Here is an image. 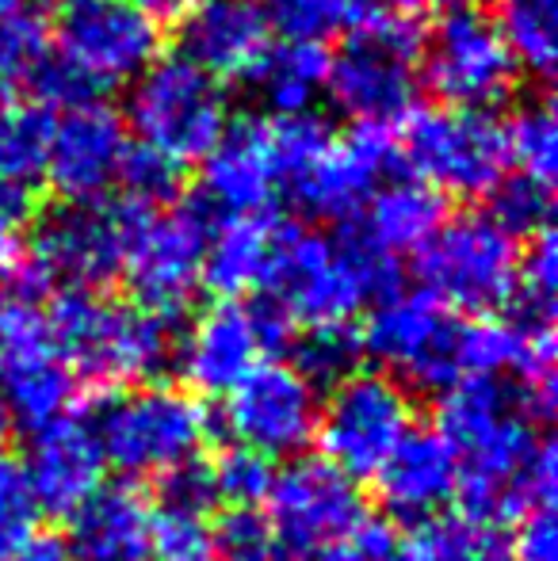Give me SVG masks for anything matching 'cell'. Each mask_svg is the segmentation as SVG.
Masks as SVG:
<instances>
[{
	"label": "cell",
	"mask_w": 558,
	"mask_h": 561,
	"mask_svg": "<svg viewBox=\"0 0 558 561\" xmlns=\"http://www.w3.org/2000/svg\"><path fill=\"white\" fill-rule=\"evenodd\" d=\"M123 203L138 210H164L180 199V187H184V164L169 161V157L153 153L146 146H130L127 161H123L119 184Z\"/></svg>",
	"instance_id": "obj_35"
},
{
	"label": "cell",
	"mask_w": 558,
	"mask_h": 561,
	"mask_svg": "<svg viewBox=\"0 0 558 561\" xmlns=\"http://www.w3.org/2000/svg\"><path fill=\"white\" fill-rule=\"evenodd\" d=\"M516 77L521 66L498 23L470 4L436 15L421 38V81L444 107L490 112L513 96Z\"/></svg>",
	"instance_id": "obj_7"
},
{
	"label": "cell",
	"mask_w": 558,
	"mask_h": 561,
	"mask_svg": "<svg viewBox=\"0 0 558 561\" xmlns=\"http://www.w3.org/2000/svg\"><path fill=\"white\" fill-rule=\"evenodd\" d=\"M329 54L314 43H283L264 54L253 73L257 92L276 115H303L314 107L318 92H326Z\"/></svg>",
	"instance_id": "obj_27"
},
{
	"label": "cell",
	"mask_w": 558,
	"mask_h": 561,
	"mask_svg": "<svg viewBox=\"0 0 558 561\" xmlns=\"http://www.w3.org/2000/svg\"><path fill=\"white\" fill-rule=\"evenodd\" d=\"M521 244L486 210L452 218L418 249V275L447 310L490 313L509 306L516 290Z\"/></svg>",
	"instance_id": "obj_6"
},
{
	"label": "cell",
	"mask_w": 558,
	"mask_h": 561,
	"mask_svg": "<svg viewBox=\"0 0 558 561\" xmlns=\"http://www.w3.org/2000/svg\"><path fill=\"white\" fill-rule=\"evenodd\" d=\"M215 550L226 561H272L276 554V539H272L269 516L257 508H234L215 527Z\"/></svg>",
	"instance_id": "obj_42"
},
{
	"label": "cell",
	"mask_w": 558,
	"mask_h": 561,
	"mask_svg": "<svg viewBox=\"0 0 558 561\" xmlns=\"http://www.w3.org/2000/svg\"><path fill=\"white\" fill-rule=\"evenodd\" d=\"M486 199H490L486 215L505 233H513L516 241L521 237H536L539 229H547V222H551V184H539V180L524 176V172L501 176Z\"/></svg>",
	"instance_id": "obj_36"
},
{
	"label": "cell",
	"mask_w": 558,
	"mask_h": 561,
	"mask_svg": "<svg viewBox=\"0 0 558 561\" xmlns=\"http://www.w3.org/2000/svg\"><path fill=\"white\" fill-rule=\"evenodd\" d=\"M161 58V20L138 0H61L54 15V61L92 96L130 84Z\"/></svg>",
	"instance_id": "obj_5"
},
{
	"label": "cell",
	"mask_w": 558,
	"mask_h": 561,
	"mask_svg": "<svg viewBox=\"0 0 558 561\" xmlns=\"http://www.w3.org/2000/svg\"><path fill=\"white\" fill-rule=\"evenodd\" d=\"M149 561H218L215 535H210L207 519L161 508L153 516Z\"/></svg>",
	"instance_id": "obj_40"
},
{
	"label": "cell",
	"mask_w": 558,
	"mask_h": 561,
	"mask_svg": "<svg viewBox=\"0 0 558 561\" xmlns=\"http://www.w3.org/2000/svg\"><path fill=\"white\" fill-rule=\"evenodd\" d=\"M509 561H558V524L551 504L524 512L509 542Z\"/></svg>",
	"instance_id": "obj_43"
},
{
	"label": "cell",
	"mask_w": 558,
	"mask_h": 561,
	"mask_svg": "<svg viewBox=\"0 0 558 561\" xmlns=\"http://www.w3.org/2000/svg\"><path fill=\"white\" fill-rule=\"evenodd\" d=\"M390 8H395V15H444L452 12V8L459 4H470V0H387Z\"/></svg>",
	"instance_id": "obj_47"
},
{
	"label": "cell",
	"mask_w": 558,
	"mask_h": 561,
	"mask_svg": "<svg viewBox=\"0 0 558 561\" xmlns=\"http://www.w3.org/2000/svg\"><path fill=\"white\" fill-rule=\"evenodd\" d=\"M38 516H43V508L31 493L23 466L12 458H0V558L20 550L35 535Z\"/></svg>",
	"instance_id": "obj_39"
},
{
	"label": "cell",
	"mask_w": 558,
	"mask_h": 561,
	"mask_svg": "<svg viewBox=\"0 0 558 561\" xmlns=\"http://www.w3.org/2000/svg\"><path fill=\"white\" fill-rule=\"evenodd\" d=\"M138 207L130 203H66L38 218L27 260L46 287L100 290L123 272L130 226Z\"/></svg>",
	"instance_id": "obj_12"
},
{
	"label": "cell",
	"mask_w": 558,
	"mask_h": 561,
	"mask_svg": "<svg viewBox=\"0 0 558 561\" xmlns=\"http://www.w3.org/2000/svg\"><path fill=\"white\" fill-rule=\"evenodd\" d=\"M272 481H276L272 458L253 447H230L215 462L218 501L234 504V508H257L261 501H269Z\"/></svg>",
	"instance_id": "obj_37"
},
{
	"label": "cell",
	"mask_w": 558,
	"mask_h": 561,
	"mask_svg": "<svg viewBox=\"0 0 558 561\" xmlns=\"http://www.w3.org/2000/svg\"><path fill=\"white\" fill-rule=\"evenodd\" d=\"M283 176L272 149L269 118H241L230 123L226 134L203 157L200 203L210 215L249 218L269 215Z\"/></svg>",
	"instance_id": "obj_19"
},
{
	"label": "cell",
	"mask_w": 558,
	"mask_h": 561,
	"mask_svg": "<svg viewBox=\"0 0 558 561\" xmlns=\"http://www.w3.org/2000/svg\"><path fill=\"white\" fill-rule=\"evenodd\" d=\"M402 272L398 260L375 249L349 229L341 241L283 222L276 256H272L264 298L280 306L291 325H329L349 321L364 302L395 295Z\"/></svg>",
	"instance_id": "obj_1"
},
{
	"label": "cell",
	"mask_w": 558,
	"mask_h": 561,
	"mask_svg": "<svg viewBox=\"0 0 558 561\" xmlns=\"http://www.w3.org/2000/svg\"><path fill=\"white\" fill-rule=\"evenodd\" d=\"M360 344L424 393H444L463 378V321L429 290L379 298Z\"/></svg>",
	"instance_id": "obj_11"
},
{
	"label": "cell",
	"mask_w": 558,
	"mask_h": 561,
	"mask_svg": "<svg viewBox=\"0 0 558 561\" xmlns=\"http://www.w3.org/2000/svg\"><path fill=\"white\" fill-rule=\"evenodd\" d=\"M46 329L73 375L96 386L146 382L176 355L169 318L135 302H107L100 290H61L46 313Z\"/></svg>",
	"instance_id": "obj_2"
},
{
	"label": "cell",
	"mask_w": 558,
	"mask_h": 561,
	"mask_svg": "<svg viewBox=\"0 0 558 561\" xmlns=\"http://www.w3.org/2000/svg\"><path fill=\"white\" fill-rule=\"evenodd\" d=\"M50 58V35L35 12L0 15V89H27Z\"/></svg>",
	"instance_id": "obj_34"
},
{
	"label": "cell",
	"mask_w": 558,
	"mask_h": 561,
	"mask_svg": "<svg viewBox=\"0 0 558 561\" xmlns=\"http://www.w3.org/2000/svg\"><path fill=\"white\" fill-rule=\"evenodd\" d=\"M395 141L379 126H356L344 138H329V146L314 157L310 169L291 180L295 203L318 222H352L383 187L395 169Z\"/></svg>",
	"instance_id": "obj_18"
},
{
	"label": "cell",
	"mask_w": 558,
	"mask_h": 561,
	"mask_svg": "<svg viewBox=\"0 0 558 561\" xmlns=\"http://www.w3.org/2000/svg\"><path fill=\"white\" fill-rule=\"evenodd\" d=\"M269 27L280 31L283 43L321 46L333 35H349L375 15V0H264Z\"/></svg>",
	"instance_id": "obj_31"
},
{
	"label": "cell",
	"mask_w": 558,
	"mask_h": 561,
	"mask_svg": "<svg viewBox=\"0 0 558 561\" xmlns=\"http://www.w3.org/2000/svg\"><path fill=\"white\" fill-rule=\"evenodd\" d=\"M493 23L532 77H551L558 66V0H493Z\"/></svg>",
	"instance_id": "obj_30"
},
{
	"label": "cell",
	"mask_w": 558,
	"mask_h": 561,
	"mask_svg": "<svg viewBox=\"0 0 558 561\" xmlns=\"http://www.w3.org/2000/svg\"><path fill=\"white\" fill-rule=\"evenodd\" d=\"M180 46L215 81H253L272 50V27L257 0H200L184 12Z\"/></svg>",
	"instance_id": "obj_20"
},
{
	"label": "cell",
	"mask_w": 558,
	"mask_h": 561,
	"mask_svg": "<svg viewBox=\"0 0 558 561\" xmlns=\"http://www.w3.org/2000/svg\"><path fill=\"white\" fill-rule=\"evenodd\" d=\"M4 310H8V295L0 290V352H4Z\"/></svg>",
	"instance_id": "obj_51"
},
{
	"label": "cell",
	"mask_w": 558,
	"mask_h": 561,
	"mask_svg": "<svg viewBox=\"0 0 558 561\" xmlns=\"http://www.w3.org/2000/svg\"><path fill=\"white\" fill-rule=\"evenodd\" d=\"M505 153L516 172L551 184L558 172V118L547 100H528L505 126Z\"/></svg>",
	"instance_id": "obj_33"
},
{
	"label": "cell",
	"mask_w": 558,
	"mask_h": 561,
	"mask_svg": "<svg viewBox=\"0 0 558 561\" xmlns=\"http://www.w3.org/2000/svg\"><path fill=\"white\" fill-rule=\"evenodd\" d=\"M395 561H509V539L475 519H424L398 542Z\"/></svg>",
	"instance_id": "obj_29"
},
{
	"label": "cell",
	"mask_w": 558,
	"mask_h": 561,
	"mask_svg": "<svg viewBox=\"0 0 558 561\" xmlns=\"http://www.w3.org/2000/svg\"><path fill=\"white\" fill-rule=\"evenodd\" d=\"M326 92L356 126H379L413 115L421 92V35L406 15L375 12L349 31L329 58Z\"/></svg>",
	"instance_id": "obj_3"
},
{
	"label": "cell",
	"mask_w": 558,
	"mask_h": 561,
	"mask_svg": "<svg viewBox=\"0 0 558 561\" xmlns=\"http://www.w3.org/2000/svg\"><path fill=\"white\" fill-rule=\"evenodd\" d=\"M31 210H35V195L0 187V229H23Z\"/></svg>",
	"instance_id": "obj_45"
},
{
	"label": "cell",
	"mask_w": 558,
	"mask_h": 561,
	"mask_svg": "<svg viewBox=\"0 0 558 561\" xmlns=\"http://www.w3.org/2000/svg\"><path fill=\"white\" fill-rule=\"evenodd\" d=\"M161 508L169 512H187V516H203L218 504V485H215V466L203 458L187 455L180 462H172L169 470H161Z\"/></svg>",
	"instance_id": "obj_41"
},
{
	"label": "cell",
	"mask_w": 558,
	"mask_h": 561,
	"mask_svg": "<svg viewBox=\"0 0 558 561\" xmlns=\"http://www.w3.org/2000/svg\"><path fill=\"white\" fill-rule=\"evenodd\" d=\"M364 519L367 504L356 481L326 458H295L269 489V527L276 550H291L298 558L349 539Z\"/></svg>",
	"instance_id": "obj_14"
},
{
	"label": "cell",
	"mask_w": 558,
	"mask_h": 561,
	"mask_svg": "<svg viewBox=\"0 0 558 561\" xmlns=\"http://www.w3.org/2000/svg\"><path fill=\"white\" fill-rule=\"evenodd\" d=\"M402 153L413 176L440 195L478 199L505 176V126L475 107H424L402 134Z\"/></svg>",
	"instance_id": "obj_9"
},
{
	"label": "cell",
	"mask_w": 558,
	"mask_h": 561,
	"mask_svg": "<svg viewBox=\"0 0 558 561\" xmlns=\"http://www.w3.org/2000/svg\"><path fill=\"white\" fill-rule=\"evenodd\" d=\"M138 4H146L149 12H153L157 20H161V15H172V12H180V15H184L187 8H192V4H200V0H138Z\"/></svg>",
	"instance_id": "obj_48"
},
{
	"label": "cell",
	"mask_w": 558,
	"mask_h": 561,
	"mask_svg": "<svg viewBox=\"0 0 558 561\" xmlns=\"http://www.w3.org/2000/svg\"><path fill=\"white\" fill-rule=\"evenodd\" d=\"M283 222L276 215L226 218L210 229L203 252V287L218 298H241L249 290H264L272 256H276Z\"/></svg>",
	"instance_id": "obj_25"
},
{
	"label": "cell",
	"mask_w": 558,
	"mask_h": 561,
	"mask_svg": "<svg viewBox=\"0 0 558 561\" xmlns=\"http://www.w3.org/2000/svg\"><path fill=\"white\" fill-rule=\"evenodd\" d=\"M130 153V130L115 107L89 100L66 107L50 126L46 184L66 203H104L119 184Z\"/></svg>",
	"instance_id": "obj_17"
},
{
	"label": "cell",
	"mask_w": 558,
	"mask_h": 561,
	"mask_svg": "<svg viewBox=\"0 0 558 561\" xmlns=\"http://www.w3.org/2000/svg\"><path fill=\"white\" fill-rule=\"evenodd\" d=\"M413 432V398L398 378L383 370H356L333 386L318 409L321 458L341 473L375 478L395 447Z\"/></svg>",
	"instance_id": "obj_10"
},
{
	"label": "cell",
	"mask_w": 558,
	"mask_h": 561,
	"mask_svg": "<svg viewBox=\"0 0 558 561\" xmlns=\"http://www.w3.org/2000/svg\"><path fill=\"white\" fill-rule=\"evenodd\" d=\"M375 478L390 516L418 527L424 519H436V512L455 496L459 458L436 428L410 432Z\"/></svg>",
	"instance_id": "obj_23"
},
{
	"label": "cell",
	"mask_w": 558,
	"mask_h": 561,
	"mask_svg": "<svg viewBox=\"0 0 558 561\" xmlns=\"http://www.w3.org/2000/svg\"><path fill=\"white\" fill-rule=\"evenodd\" d=\"M444 195L421 184L418 176L410 180H390L367 199L360 210V222L352 226L364 241L383 249L387 256H402V252H418L440 226L447 222Z\"/></svg>",
	"instance_id": "obj_26"
},
{
	"label": "cell",
	"mask_w": 558,
	"mask_h": 561,
	"mask_svg": "<svg viewBox=\"0 0 558 561\" xmlns=\"http://www.w3.org/2000/svg\"><path fill=\"white\" fill-rule=\"evenodd\" d=\"M27 0H0V15H12V12H23Z\"/></svg>",
	"instance_id": "obj_50"
},
{
	"label": "cell",
	"mask_w": 558,
	"mask_h": 561,
	"mask_svg": "<svg viewBox=\"0 0 558 561\" xmlns=\"http://www.w3.org/2000/svg\"><path fill=\"white\" fill-rule=\"evenodd\" d=\"M8 561H69V547L54 535H31L20 550H12Z\"/></svg>",
	"instance_id": "obj_44"
},
{
	"label": "cell",
	"mask_w": 558,
	"mask_h": 561,
	"mask_svg": "<svg viewBox=\"0 0 558 561\" xmlns=\"http://www.w3.org/2000/svg\"><path fill=\"white\" fill-rule=\"evenodd\" d=\"M210 237V210L200 199L164 210H138L123 252V272L135 306L157 318H180L203 283V252Z\"/></svg>",
	"instance_id": "obj_8"
},
{
	"label": "cell",
	"mask_w": 558,
	"mask_h": 561,
	"mask_svg": "<svg viewBox=\"0 0 558 561\" xmlns=\"http://www.w3.org/2000/svg\"><path fill=\"white\" fill-rule=\"evenodd\" d=\"M104 466L107 458L92 424L66 413L35 428L23 473H27L38 508L54 516H73L104 485Z\"/></svg>",
	"instance_id": "obj_21"
},
{
	"label": "cell",
	"mask_w": 558,
	"mask_h": 561,
	"mask_svg": "<svg viewBox=\"0 0 558 561\" xmlns=\"http://www.w3.org/2000/svg\"><path fill=\"white\" fill-rule=\"evenodd\" d=\"M303 561H375L372 554H367L364 547H360L356 539H341V542H329V547L314 550V554H306Z\"/></svg>",
	"instance_id": "obj_46"
},
{
	"label": "cell",
	"mask_w": 558,
	"mask_h": 561,
	"mask_svg": "<svg viewBox=\"0 0 558 561\" xmlns=\"http://www.w3.org/2000/svg\"><path fill=\"white\" fill-rule=\"evenodd\" d=\"M269 134H272V149H276V164L283 184L298 176L303 169H310L314 157L329 146L333 130L326 126V118H318L314 112L303 115H276L269 118Z\"/></svg>",
	"instance_id": "obj_38"
},
{
	"label": "cell",
	"mask_w": 558,
	"mask_h": 561,
	"mask_svg": "<svg viewBox=\"0 0 558 561\" xmlns=\"http://www.w3.org/2000/svg\"><path fill=\"white\" fill-rule=\"evenodd\" d=\"M210 421L203 405L169 386H146L119 398H107L96 409V432L104 458L127 473H161L172 462L195 455Z\"/></svg>",
	"instance_id": "obj_13"
},
{
	"label": "cell",
	"mask_w": 558,
	"mask_h": 561,
	"mask_svg": "<svg viewBox=\"0 0 558 561\" xmlns=\"http://www.w3.org/2000/svg\"><path fill=\"white\" fill-rule=\"evenodd\" d=\"M291 367L318 390V386H337L349 375H356L364 359L360 333H352L349 321H329V325H306L303 333H291Z\"/></svg>",
	"instance_id": "obj_32"
},
{
	"label": "cell",
	"mask_w": 558,
	"mask_h": 561,
	"mask_svg": "<svg viewBox=\"0 0 558 561\" xmlns=\"http://www.w3.org/2000/svg\"><path fill=\"white\" fill-rule=\"evenodd\" d=\"M73 393L77 375L54 347L46 313L27 298L8 295L4 352H0V401L8 405L12 421H23L27 428H43V424L69 413Z\"/></svg>",
	"instance_id": "obj_15"
},
{
	"label": "cell",
	"mask_w": 558,
	"mask_h": 561,
	"mask_svg": "<svg viewBox=\"0 0 558 561\" xmlns=\"http://www.w3.org/2000/svg\"><path fill=\"white\" fill-rule=\"evenodd\" d=\"M12 436H15V421L4 401H0V458H8V450H12Z\"/></svg>",
	"instance_id": "obj_49"
},
{
	"label": "cell",
	"mask_w": 558,
	"mask_h": 561,
	"mask_svg": "<svg viewBox=\"0 0 558 561\" xmlns=\"http://www.w3.org/2000/svg\"><path fill=\"white\" fill-rule=\"evenodd\" d=\"M69 554L77 561H149L153 512L130 485H100L73 512Z\"/></svg>",
	"instance_id": "obj_24"
},
{
	"label": "cell",
	"mask_w": 558,
	"mask_h": 561,
	"mask_svg": "<svg viewBox=\"0 0 558 561\" xmlns=\"http://www.w3.org/2000/svg\"><path fill=\"white\" fill-rule=\"evenodd\" d=\"M272 352L257 306L238 298H218L207 313L192 325L180 347V370L203 393H230L249 370Z\"/></svg>",
	"instance_id": "obj_22"
},
{
	"label": "cell",
	"mask_w": 558,
	"mask_h": 561,
	"mask_svg": "<svg viewBox=\"0 0 558 561\" xmlns=\"http://www.w3.org/2000/svg\"><path fill=\"white\" fill-rule=\"evenodd\" d=\"M130 84L135 89L123 118L127 130H135L138 146L176 164L203 161L230 126L226 84L203 73L184 54L153 58Z\"/></svg>",
	"instance_id": "obj_4"
},
{
	"label": "cell",
	"mask_w": 558,
	"mask_h": 561,
	"mask_svg": "<svg viewBox=\"0 0 558 561\" xmlns=\"http://www.w3.org/2000/svg\"><path fill=\"white\" fill-rule=\"evenodd\" d=\"M226 432L269 458L298 455L318 432V390L291 363H257L226 393Z\"/></svg>",
	"instance_id": "obj_16"
},
{
	"label": "cell",
	"mask_w": 558,
	"mask_h": 561,
	"mask_svg": "<svg viewBox=\"0 0 558 561\" xmlns=\"http://www.w3.org/2000/svg\"><path fill=\"white\" fill-rule=\"evenodd\" d=\"M54 115L43 104H12L0 112V187L27 192L46 180Z\"/></svg>",
	"instance_id": "obj_28"
}]
</instances>
